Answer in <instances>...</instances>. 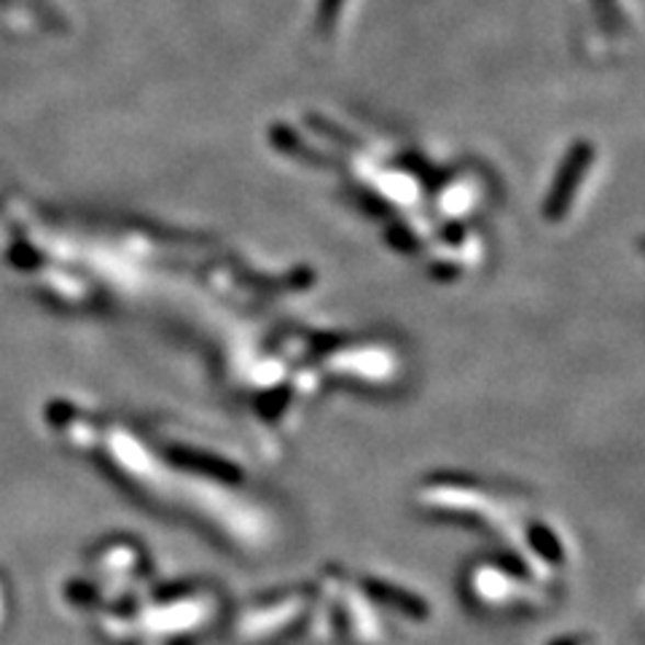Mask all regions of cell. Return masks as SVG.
Wrapping results in <instances>:
<instances>
[{
    "label": "cell",
    "mask_w": 645,
    "mask_h": 645,
    "mask_svg": "<svg viewBox=\"0 0 645 645\" xmlns=\"http://www.w3.org/2000/svg\"><path fill=\"white\" fill-rule=\"evenodd\" d=\"M548 645H595V637L591 635H581V632H576V635H565V637H554Z\"/></svg>",
    "instance_id": "obj_4"
},
{
    "label": "cell",
    "mask_w": 645,
    "mask_h": 645,
    "mask_svg": "<svg viewBox=\"0 0 645 645\" xmlns=\"http://www.w3.org/2000/svg\"><path fill=\"white\" fill-rule=\"evenodd\" d=\"M315 597H318L315 589L296 587L272 591V595L261 597V600H253L237 616V641L248 645H264L294 635L298 624L313 616Z\"/></svg>",
    "instance_id": "obj_2"
},
{
    "label": "cell",
    "mask_w": 645,
    "mask_h": 645,
    "mask_svg": "<svg viewBox=\"0 0 645 645\" xmlns=\"http://www.w3.org/2000/svg\"><path fill=\"white\" fill-rule=\"evenodd\" d=\"M468 597L476 606L498 613H535L548 602L543 581H535L528 567L493 563H476L468 573Z\"/></svg>",
    "instance_id": "obj_1"
},
{
    "label": "cell",
    "mask_w": 645,
    "mask_h": 645,
    "mask_svg": "<svg viewBox=\"0 0 645 645\" xmlns=\"http://www.w3.org/2000/svg\"><path fill=\"white\" fill-rule=\"evenodd\" d=\"M361 589L374 606L387 608V611L398 613V616L411 619V621H428L430 619V608L422 597H417L415 591L396 587L391 581H382V578H361Z\"/></svg>",
    "instance_id": "obj_3"
}]
</instances>
